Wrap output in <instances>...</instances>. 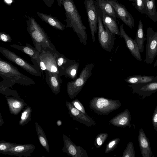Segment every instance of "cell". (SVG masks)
<instances>
[{
    "instance_id": "cell-1",
    "label": "cell",
    "mask_w": 157,
    "mask_h": 157,
    "mask_svg": "<svg viewBox=\"0 0 157 157\" xmlns=\"http://www.w3.org/2000/svg\"><path fill=\"white\" fill-rule=\"evenodd\" d=\"M0 76L3 79L0 82V87H12L16 83L23 85L35 84L34 80L21 73L17 67L1 58Z\"/></svg>"
},
{
    "instance_id": "cell-2",
    "label": "cell",
    "mask_w": 157,
    "mask_h": 157,
    "mask_svg": "<svg viewBox=\"0 0 157 157\" xmlns=\"http://www.w3.org/2000/svg\"><path fill=\"white\" fill-rule=\"evenodd\" d=\"M66 16V27L72 28L82 43L87 44L86 28L83 24L73 0H63V5Z\"/></svg>"
},
{
    "instance_id": "cell-3",
    "label": "cell",
    "mask_w": 157,
    "mask_h": 157,
    "mask_svg": "<svg viewBox=\"0 0 157 157\" xmlns=\"http://www.w3.org/2000/svg\"><path fill=\"white\" fill-rule=\"evenodd\" d=\"M26 24L27 30L35 48L40 52L42 49L49 48L54 53L60 54L52 44L47 34L33 17L27 16Z\"/></svg>"
},
{
    "instance_id": "cell-4",
    "label": "cell",
    "mask_w": 157,
    "mask_h": 157,
    "mask_svg": "<svg viewBox=\"0 0 157 157\" xmlns=\"http://www.w3.org/2000/svg\"><path fill=\"white\" fill-rule=\"evenodd\" d=\"M94 65L93 63L86 64L78 77L67 83V91L71 99L77 97L87 80L92 75V71Z\"/></svg>"
},
{
    "instance_id": "cell-5",
    "label": "cell",
    "mask_w": 157,
    "mask_h": 157,
    "mask_svg": "<svg viewBox=\"0 0 157 157\" xmlns=\"http://www.w3.org/2000/svg\"><path fill=\"white\" fill-rule=\"evenodd\" d=\"M121 104L118 100L103 97H94L89 102V107L98 115H108L119 108Z\"/></svg>"
},
{
    "instance_id": "cell-6",
    "label": "cell",
    "mask_w": 157,
    "mask_h": 157,
    "mask_svg": "<svg viewBox=\"0 0 157 157\" xmlns=\"http://www.w3.org/2000/svg\"><path fill=\"white\" fill-rule=\"evenodd\" d=\"M0 52L9 60L31 75L36 76H42V72L37 64H31L15 53L2 46L0 47Z\"/></svg>"
},
{
    "instance_id": "cell-7",
    "label": "cell",
    "mask_w": 157,
    "mask_h": 157,
    "mask_svg": "<svg viewBox=\"0 0 157 157\" xmlns=\"http://www.w3.org/2000/svg\"><path fill=\"white\" fill-rule=\"evenodd\" d=\"M98 15V39L102 48L108 52H110L114 44L113 34L104 25L101 18V12L97 10Z\"/></svg>"
},
{
    "instance_id": "cell-8",
    "label": "cell",
    "mask_w": 157,
    "mask_h": 157,
    "mask_svg": "<svg viewBox=\"0 0 157 157\" xmlns=\"http://www.w3.org/2000/svg\"><path fill=\"white\" fill-rule=\"evenodd\" d=\"M37 64L42 73L43 71H48L59 74L54 52L50 49L41 50L40 53Z\"/></svg>"
},
{
    "instance_id": "cell-9",
    "label": "cell",
    "mask_w": 157,
    "mask_h": 157,
    "mask_svg": "<svg viewBox=\"0 0 157 157\" xmlns=\"http://www.w3.org/2000/svg\"><path fill=\"white\" fill-rule=\"evenodd\" d=\"M147 32L145 61L147 63L151 64L157 55V31L154 32L152 28L149 27Z\"/></svg>"
},
{
    "instance_id": "cell-10",
    "label": "cell",
    "mask_w": 157,
    "mask_h": 157,
    "mask_svg": "<svg viewBox=\"0 0 157 157\" xmlns=\"http://www.w3.org/2000/svg\"><path fill=\"white\" fill-rule=\"evenodd\" d=\"M90 33L93 43L95 40V34L98 29V15L95 0H84Z\"/></svg>"
},
{
    "instance_id": "cell-11",
    "label": "cell",
    "mask_w": 157,
    "mask_h": 157,
    "mask_svg": "<svg viewBox=\"0 0 157 157\" xmlns=\"http://www.w3.org/2000/svg\"><path fill=\"white\" fill-rule=\"evenodd\" d=\"M113 6L117 17L121 19L130 28L134 27V19L123 5L120 3L117 0H106Z\"/></svg>"
},
{
    "instance_id": "cell-12",
    "label": "cell",
    "mask_w": 157,
    "mask_h": 157,
    "mask_svg": "<svg viewBox=\"0 0 157 157\" xmlns=\"http://www.w3.org/2000/svg\"><path fill=\"white\" fill-rule=\"evenodd\" d=\"M64 146L62 149L63 152L72 157H88L86 150L82 147L74 144L67 136L63 134Z\"/></svg>"
},
{
    "instance_id": "cell-13",
    "label": "cell",
    "mask_w": 157,
    "mask_h": 157,
    "mask_svg": "<svg viewBox=\"0 0 157 157\" xmlns=\"http://www.w3.org/2000/svg\"><path fill=\"white\" fill-rule=\"evenodd\" d=\"M66 104L68 113L74 120L79 121L87 127H91L96 125V122L87 114H85L76 109L71 102L66 101Z\"/></svg>"
},
{
    "instance_id": "cell-14",
    "label": "cell",
    "mask_w": 157,
    "mask_h": 157,
    "mask_svg": "<svg viewBox=\"0 0 157 157\" xmlns=\"http://www.w3.org/2000/svg\"><path fill=\"white\" fill-rule=\"evenodd\" d=\"M128 86L131 88L133 93L138 94L142 99L157 91V82L142 84H130Z\"/></svg>"
},
{
    "instance_id": "cell-15",
    "label": "cell",
    "mask_w": 157,
    "mask_h": 157,
    "mask_svg": "<svg viewBox=\"0 0 157 157\" xmlns=\"http://www.w3.org/2000/svg\"><path fill=\"white\" fill-rule=\"evenodd\" d=\"M120 36L124 39L126 46L131 55L137 60L141 61L142 59L138 46L135 40L133 39L126 33L124 29L123 24L120 26Z\"/></svg>"
},
{
    "instance_id": "cell-16",
    "label": "cell",
    "mask_w": 157,
    "mask_h": 157,
    "mask_svg": "<svg viewBox=\"0 0 157 157\" xmlns=\"http://www.w3.org/2000/svg\"><path fill=\"white\" fill-rule=\"evenodd\" d=\"M35 148V146L31 144H18L6 152L4 155L21 157H29L31 156Z\"/></svg>"
},
{
    "instance_id": "cell-17",
    "label": "cell",
    "mask_w": 157,
    "mask_h": 157,
    "mask_svg": "<svg viewBox=\"0 0 157 157\" xmlns=\"http://www.w3.org/2000/svg\"><path fill=\"white\" fill-rule=\"evenodd\" d=\"M45 74L46 81L52 92L56 95L60 92L62 81L61 75L55 72L48 71H44Z\"/></svg>"
},
{
    "instance_id": "cell-18",
    "label": "cell",
    "mask_w": 157,
    "mask_h": 157,
    "mask_svg": "<svg viewBox=\"0 0 157 157\" xmlns=\"http://www.w3.org/2000/svg\"><path fill=\"white\" fill-rule=\"evenodd\" d=\"M131 117L128 109H125L110 119L109 122L113 125L121 128L131 127Z\"/></svg>"
},
{
    "instance_id": "cell-19",
    "label": "cell",
    "mask_w": 157,
    "mask_h": 157,
    "mask_svg": "<svg viewBox=\"0 0 157 157\" xmlns=\"http://www.w3.org/2000/svg\"><path fill=\"white\" fill-rule=\"evenodd\" d=\"M138 140L142 156L151 157L152 154L150 142L142 128L139 132Z\"/></svg>"
},
{
    "instance_id": "cell-20",
    "label": "cell",
    "mask_w": 157,
    "mask_h": 157,
    "mask_svg": "<svg viewBox=\"0 0 157 157\" xmlns=\"http://www.w3.org/2000/svg\"><path fill=\"white\" fill-rule=\"evenodd\" d=\"M11 114L17 115L23 109L27 104L22 99L15 97L6 96Z\"/></svg>"
},
{
    "instance_id": "cell-21",
    "label": "cell",
    "mask_w": 157,
    "mask_h": 157,
    "mask_svg": "<svg viewBox=\"0 0 157 157\" xmlns=\"http://www.w3.org/2000/svg\"><path fill=\"white\" fill-rule=\"evenodd\" d=\"M10 46L27 54L30 57L31 59L36 60L37 63L40 52L35 47L27 43L25 46L13 44L10 45Z\"/></svg>"
},
{
    "instance_id": "cell-22",
    "label": "cell",
    "mask_w": 157,
    "mask_h": 157,
    "mask_svg": "<svg viewBox=\"0 0 157 157\" xmlns=\"http://www.w3.org/2000/svg\"><path fill=\"white\" fill-rule=\"evenodd\" d=\"M96 8L112 17L116 21L117 17L113 6L106 0H95Z\"/></svg>"
},
{
    "instance_id": "cell-23",
    "label": "cell",
    "mask_w": 157,
    "mask_h": 157,
    "mask_svg": "<svg viewBox=\"0 0 157 157\" xmlns=\"http://www.w3.org/2000/svg\"><path fill=\"white\" fill-rule=\"evenodd\" d=\"M101 12L102 20L103 25L113 35L120 36V31L116 21L112 17L107 14L103 12Z\"/></svg>"
},
{
    "instance_id": "cell-24",
    "label": "cell",
    "mask_w": 157,
    "mask_h": 157,
    "mask_svg": "<svg viewBox=\"0 0 157 157\" xmlns=\"http://www.w3.org/2000/svg\"><path fill=\"white\" fill-rule=\"evenodd\" d=\"M36 13L42 20L56 29L61 31L65 29V25L56 18L40 12Z\"/></svg>"
},
{
    "instance_id": "cell-25",
    "label": "cell",
    "mask_w": 157,
    "mask_h": 157,
    "mask_svg": "<svg viewBox=\"0 0 157 157\" xmlns=\"http://www.w3.org/2000/svg\"><path fill=\"white\" fill-rule=\"evenodd\" d=\"M124 80L130 84L145 83L157 82V76L135 75L129 76Z\"/></svg>"
},
{
    "instance_id": "cell-26",
    "label": "cell",
    "mask_w": 157,
    "mask_h": 157,
    "mask_svg": "<svg viewBox=\"0 0 157 157\" xmlns=\"http://www.w3.org/2000/svg\"><path fill=\"white\" fill-rule=\"evenodd\" d=\"M59 74L60 72L70 65L76 62L75 60L70 59L65 57L63 54L54 53Z\"/></svg>"
},
{
    "instance_id": "cell-27",
    "label": "cell",
    "mask_w": 157,
    "mask_h": 157,
    "mask_svg": "<svg viewBox=\"0 0 157 157\" xmlns=\"http://www.w3.org/2000/svg\"><path fill=\"white\" fill-rule=\"evenodd\" d=\"M79 65L78 62H75L62 71L60 73V75H65L72 80L75 79L77 78Z\"/></svg>"
},
{
    "instance_id": "cell-28",
    "label": "cell",
    "mask_w": 157,
    "mask_h": 157,
    "mask_svg": "<svg viewBox=\"0 0 157 157\" xmlns=\"http://www.w3.org/2000/svg\"><path fill=\"white\" fill-rule=\"evenodd\" d=\"M35 125L36 130L40 144L46 151L49 153L50 148L48 141L44 130L37 122L35 123Z\"/></svg>"
},
{
    "instance_id": "cell-29",
    "label": "cell",
    "mask_w": 157,
    "mask_h": 157,
    "mask_svg": "<svg viewBox=\"0 0 157 157\" xmlns=\"http://www.w3.org/2000/svg\"><path fill=\"white\" fill-rule=\"evenodd\" d=\"M135 40L138 46L140 52L143 53L144 50V43L145 38L144 33L143 24L141 20L139 21Z\"/></svg>"
},
{
    "instance_id": "cell-30",
    "label": "cell",
    "mask_w": 157,
    "mask_h": 157,
    "mask_svg": "<svg viewBox=\"0 0 157 157\" xmlns=\"http://www.w3.org/2000/svg\"><path fill=\"white\" fill-rule=\"evenodd\" d=\"M146 14L154 22H157V12L155 0H146Z\"/></svg>"
},
{
    "instance_id": "cell-31",
    "label": "cell",
    "mask_w": 157,
    "mask_h": 157,
    "mask_svg": "<svg viewBox=\"0 0 157 157\" xmlns=\"http://www.w3.org/2000/svg\"><path fill=\"white\" fill-rule=\"evenodd\" d=\"M32 112L31 107L29 105L25 108L21 113L19 125L24 126L28 123L31 120Z\"/></svg>"
},
{
    "instance_id": "cell-32",
    "label": "cell",
    "mask_w": 157,
    "mask_h": 157,
    "mask_svg": "<svg viewBox=\"0 0 157 157\" xmlns=\"http://www.w3.org/2000/svg\"><path fill=\"white\" fill-rule=\"evenodd\" d=\"M135 151L133 143L130 141L128 144L124 151L122 157H135Z\"/></svg>"
},
{
    "instance_id": "cell-33",
    "label": "cell",
    "mask_w": 157,
    "mask_h": 157,
    "mask_svg": "<svg viewBox=\"0 0 157 157\" xmlns=\"http://www.w3.org/2000/svg\"><path fill=\"white\" fill-rule=\"evenodd\" d=\"M120 139L117 138L110 140L106 144L105 151V153H107L113 151L118 144Z\"/></svg>"
},
{
    "instance_id": "cell-34",
    "label": "cell",
    "mask_w": 157,
    "mask_h": 157,
    "mask_svg": "<svg viewBox=\"0 0 157 157\" xmlns=\"http://www.w3.org/2000/svg\"><path fill=\"white\" fill-rule=\"evenodd\" d=\"M108 136L106 133H101L96 136L94 141V145L97 148L100 147L104 144Z\"/></svg>"
},
{
    "instance_id": "cell-35",
    "label": "cell",
    "mask_w": 157,
    "mask_h": 157,
    "mask_svg": "<svg viewBox=\"0 0 157 157\" xmlns=\"http://www.w3.org/2000/svg\"><path fill=\"white\" fill-rule=\"evenodd\" d=\"M17 144L1 140L0 141V153L4 155L7 151Z\"/></svg>"
},
{
    "instance_id": "cell-36",
    "label": "cell",
    "mask_w": 157,
    "mask_h": 157,
    "mask_svg": "<svg viewBox=\"0 0 157 157\" xmlns=\"http://www.w3.org/2000/svg\"><path fill=\"white\" fill-rule=\"evenodd\" d=\"M136 8L140 13H146V0H133Z\"/></svg>"
},
{
    "instance_id": "cell-37",
    "label": "cell",
    "mask_w": 157,
    "mask_h": 157,
    "mask_svg": "<svg viewBox=\"0 0 157 157\" xmlns=\"http://www.w3.org/2000/svg\"><path fill=\"white\" fill-rule=\"evenodd\" d=\"M72 105L76 109L85 114H87L84 107L78 99L73 100L71 102Z\"/></svg>"
},
{
    "instance_id": "cell-38",
    "label": "cell",
    "mask_w": 157,
    "mask_h": 157,
    "mask_svg": "<svg viewBox=\"0 0 157 157\" xmlns=\"http://www.w3.org/2000/svg\"><path fill=\"white\" fill-rule=\"evenodd\" d=\"M152 121L153 128L156 132H157V105L156 106L152 117Z\"/></svg>"
},
{
    "instance_id": "cell-39",
    "label": "cell",
    "mask_w": 157,
    "mask_h": 157,
    "mask_svg": "<svg viewBox=\"0 0 157 157\" xmlns=\"http://www.w3.org/2000/svg\"><path fill=\"white\" fill-rule=\"evenodd\" d=\"M0 40L5 42H10L12 41V38L9 35L2 32H0Z\"/></svg>"
},
{
    "instance_id": "cell-40",
    "label": "cell",
    "mask_w": 157,
    "mask_h": 157,
    "mask_svg": "<svg viewBox=\"0 0 157 157\" xmlns=\"http://www.w3.org/2000/svg\"><path fill=\"white\" fill-rule=\"evenodd\" d=\"M43 1L48 7H51L54 2V0H43Z\"/></svg>"
},
{
    "instance_id": "cell-41",
    "label": "cell",
    "mask_w": 157,
    "mask_h": 157,
    "mask_svg": "<svg viewBox=\"0 0 157 157\" xmlns=\"http://www.w3.org/2000/svg\"><path fill=\"white\" fill-rule=\"evenodd\" d=\"M58 5L61 7V5H63V0H57Z\"/></svg>"
},
{
    "instance_id": "cell-42",
    "label": "cell",
    "mask_w": 157,
    "mask_h": 157,
    "mask_svg": "<svg viewBox=\"0 0 157 157\" xmlns=\"http://www.w3.org/2000/svg\"><path fill=\"white\" fill-rule=\"evenodd\" d=\"M56 124L58 126H60L62 124V122L60 120H58L57 121Z\"/></svg>"
},
{
    "instance_id": "cell-43",
    "label": "cell",
    "mask_w": 157,
    "mask_h": 157,
    "mask_svg": "<svg viewBox=\"0 0 157 157\" xmlns=\"http://www.w3.org/2000/svg\"><path fill=\"white\" fill-rule=\"evenodd\" d=\"M0 126H1L3 123V121L2 118V117L1 113H0Z\"/></svg>"
},
{
    "instance_id": "cell-44",
    "label": "cell",
    "mask_w": 157,
    "mask_h": 157,
    "mask_svg": "<svg viewBox=\"0 0 157 157\" xmlns=\"http://www.w3.org/2000/svg\"><path fill=\"white\" fill-rule=\"evenodd\" d=\"M6 2L7 3H11L12 2V0H5Z\"/></svg>"
},
{
    "instance_id": "cell-45",
    "label": "cell",
    "mask_w": 157,
    "mask_h": 157,
    "mask_svg": "<svg viewBox=\"0 0 157 157\" xmlns=\"http://www.w3.org/2000/svg\"><path fill=\"white\" fill-rule=\"evenodd\" d=\"M157 66V58L154 64V67H155Z\"/></svg>"
},
{
    "instance_id": "cell-46",
    "label": "cell",
    "mask_w": 157,
    "mask_h": 157,
    "mask_svg": "<svg viewBox=\"0 0 157 157\" xmlns=\"http://www.w3.org/2000/svg\"><path fill=\"white\" fill-rule=\"evenodd\" d=\"M129 0V1H132V2H134L133 0Z\"/></svg>"
},
{
    "instance_id": "cell-47",
    "label": "cell",
    "mask_w": 157,
    "mask_h": 157,
    "mask_svg": "<svg viewBox=\"0 0 157 157\" xmlns=\"http://www.w3.org/2000/svg\"><path fill=\"white\" fill-rule=\"evenodd\" d=\"M134 1V0H133Z\"/></svg>"
}]
</instances>
